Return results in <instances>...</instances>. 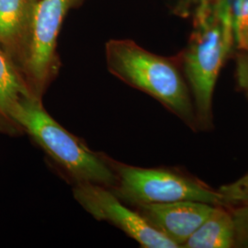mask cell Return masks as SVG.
<instances>
[{"mask_svg": "<svg viewBox=\"0 0 248 248\" xmlns=\"http://www.w3.org/2000/svg\"><path fill=\"white\" fill-rule=\"evenodd\" d=\"M193 29L178 55L199 128L213 126V98L222 65L234 46L227 0H203L192 14Z\"/></svg>", "mask_w": 248, "mask_h": 248, "instance_id": "6da1fadb", "label": "cell"}, {"mask_svg": "<svg viewBox=\"0 0 248 248\" xmlns=\"http://www.w3.org/2000/svg\"><path fill=\"white\" fill-rule=\"evenodd\" d=\"M105 56L111 75L156 99L190 129L199 128L178 56H160L128 39L109 40L105 45Z\"/></svg>", "mask_w": 248, "mask_h": 248, "instance_id": "7a4b0ae2", "label": "cell"}, {"mask_svg": "<svg viewBox=\"0 0 248 248\" xmlns=\"http://www.w3.org/2000/svg\"><path fill=\"white\" fill-rule=\"evenodd\" d=\"M13 123L35 141L76 183H92L112 188L116 176L108 155L91 150L50 115L43 99L32 96L19 103Z\"/></svg>", "mask_w": 248, "mask_h": 248, "instance_id": "3957f363", "label": "cell"}, {"mask_svg": "<svg viewBox=\"0 0 248 248\" xmlns=\"http://www.w3.org/2000/svg\"><path fill=\"white\" fill-rule=\"evenodd\" d=\"M116 176L111 190L126 204H162L194 201L225 206L220 191L179 171L168 169H144L121 163L108 156Z\"/></svg>", "mask_w": 248, "mask_h": 248, "instance_id": "277c9868", "label": "cell"}, {"mask_svg": "<svg viewBox=\"0 0 248 248\" xmlns=\"http://www.w3.org/2000/svg\"><path fill=\"white\" fill-rule=\"evenodd\" d=\"M85 0H38L26 46L21 54L23 77L33 95L42 98L57 77L61 61L57 41L68 12Z\"/></svg>", "mask_w": 248, "mask_h": 248, "instance_id": "5b68a950", "label": "cell"}, {"mask_svg": "<svg viewBox=\"0 0 248 248\" xmlns=\"http://www.w3.org/2000/svg\"><path fill=\"white\" fill-rule=\"evenodd\" d=\"M77 202L99 222H106L124 232L144 248H178L172 240L152 226L136 209L129 208L108 187L78 183L73 187Z\"/></svg>", "mask_w": 248, "mask_h": 248, "instance_id": "8992f818", "label": "cell"}, {"mask_svg": "<svg viewBox=\"0 0 248 248\" xmlns=\"http://www.w3.org/2000/svg\"><path fill=\"white\" fill-rule=\"evenodd\" d=\"M215 205L194 201L143 204L134 208L152 226L172 240L178 248L186 242L213 213Z\"/></svg>", "mask_w": 248, "mask_h": 248, "instance_id": "52a82bcc", "label": "cell"}, {"mask_svg": "<svg viewBox=\"0 0 248 248\" xmlns=\"http://www.w3.org/2000/svg\"><path fill=\"white\" fill-rule=\"evenodd\" d=\"M38 0H0V45L26 46Z\"/></svg>", "mask_w": 248, "mask_h": 248, "instance_id": "ba28073f", "label": "cell"}, {"mask_svg": "<svg viewBox=\"0 0 248 248\" xmlns=\"http://www.w3.org/2000/svg\"><path fill=\"white\" fill-rule=\"evenodd\" d=\"M225 206H216L182 246L183 248H235V229L232 214Z\"/></svg>", "mask_w": 248, "mask_h": 248, "instance_id": "9c48e42d", "label": "cell"}, {"mask_svg": "<svg viewBox=\"0 0 248 248\" xmlns=\"http://www.w3.org/2000/svg\"><path fill=\"white\" fill-rule=\"evenodd\" d=\"M32 96L23 75L0 45V115L13 123V113L19 103Z\"/></svg>", "mask_w": 248, "mask_h": 248, "instance_id": "30bf717a", "label": "cell"}, {"mask_svg": "<svg viewBox=\"0 0 248 248\" xmlns=\"http://www.w3.org/2000/svg\"><path fill=\"white\" fill-rule=\"evenodd\" d=\"M230 9L234 45L239 51L248 47V0H227Z\"/></svg>", "mask_w": 248, "mask_h": 248, "instance_id": "8fae6325", "label": "cell"}, {"mask_svg": "<svg viewBox=\"0 0 248 248\" xmlns=\"http://www.w3.org/2000/svg\"><path fill=\"white\" fill-rule=\"evenodd\" d=\"M235 229V248H248V207L239 206L232 212Z\"/></svg>", "mask_w": 248, "mask_h": 248, "instance_id": "7c38bea8", "label": "cell"}, {"mask_svg": "<svg viewBox=\"0 0 248 248\" xmlns=\"http://www.w3.org/2000/svg\"><path fill=\"white\" fill-rule=\"evenodd\" d=\"M219 191L224 197L226 206L235 204L248 207V182L237 180L232 185L222 186Z\"/></svg>", "mask_w": 248, "mask_h": 248, "instance_id": "4fadbf2b", "label": "cell"}, {"mask_svg": "<svg viewBox=\"0 0 248 248\" xmlns=\"http://www.w3.org/2000/svg\"><path fill=\"white\" fill-rule=\"evenodd\" d=\"M173 12L181 17L192 16L197 7L203 0H168Z\"/></svg>", "mask_w": 248, "mask_h": 248, "instance_id": "5bb4252c", "label": "cell"}, {"mask_svg": "<svg viewBox=\"0 0 248 248\" xmlns=\"http://www.w3.org/2000/svg\"><path fill=\"white\" fill-rule=\"evenodd\" d=\"M236 78L240 88L248 95V52L239 51L237 55Z\"/></svg>", "mask_w": 248, "mask_h": 248, "instance_id": "9a60e30c", "label": "cell"}, {"mask_svg": "<svg viewBox=\"0 0 248 248\" xmlns=\"http://www.w3.org/2000/svg\"><path fill=\"white\" fill-rule=\"evenodd\" d=\"M239 181H242V182H248V173L245 177L240 178Z\"/></svg>", "mask_w": 248, "mask_h": 248, "instance_id": "2e32d148", "label": "cell"}, {"mask_svg": "<svg viewBox=\"0 0 248 248\" xmlns=\"http://www.w3.org/2000/svg\"><path fill=\"white\" fill-rule=\"evenodd\" d=\"M246 51H247V52H248V49H247V50H246Z\"/></svg>", "mask_w": 248, "mask_h": 248, "instance_id": "e0dca14e", "label": "cell"}]
</instances>
